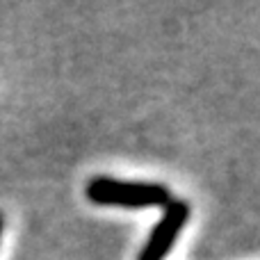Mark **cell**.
<instances>
[{
  "label": "cell",
  "mask_w": 260,
  "mask_h": 260,
  "mask_svg": "<svg viewBox=\"0 0 260 260\" xmlns=\"http://www.w3.org/2000/svg\"><path fill=\"white\" fill-rule=\"evenodd\" d=\"M189 219V206L185 201H171L165 208V215L157 221V226L153 229V233L148 235L146 244H144L139 260H162V256L169 253V249L174 247L176 238H178L180 229L187 224Z\"/></svg>",
  "instance_id": "cell-2"
},
{
  "label": "cell",
  "mask_w": 260,
  "mask_h": 260,
  "mask_svg": "<svg viewBox=\"0 0 260 260\" xmlns=\"http://www.w3.org/2000/svg\"><path fill=\"white\" fill-rule=\"evenodd\" d=\"M0 233H3V217H0Z\"/></svg>",
  "instance_id": "cell-3"
},
{
  "label": "cell",
  "mask_w": 260,
  "mask_h": 260,
  "mask_svg": "<svg viewBox=\"0 0 260 260\" xmlns=\"http://www.w3.org/2000/svg\"><path fill=\"white\" fill-rule=\"evenodd\" d=\"M87 199L96 206L117 208H167L171 192L160 183H128V180L96 176L87 183Z\"/></svg>",
  "instance_id": "cell-1"
}]
</instances>
